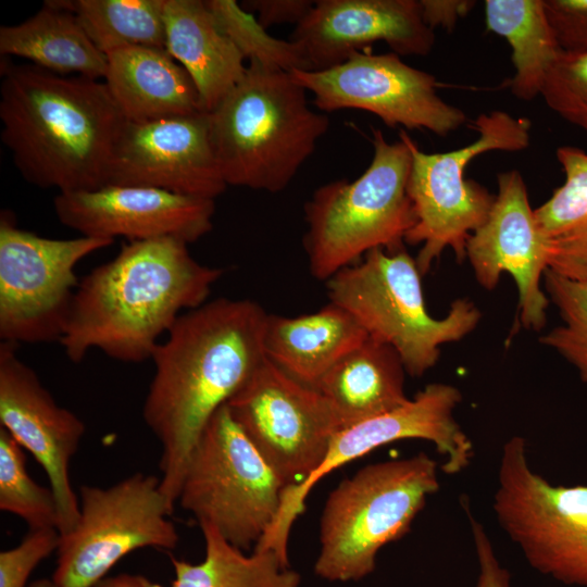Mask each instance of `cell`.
<instances>
[{"mask_svg": "<svg viewBox=\"0 0 587 587\" xmlns=\"http://www.w3.org/2000/svg\"><path fill=\"white\" fill-rule=\"evenodd\" d=\"M0 509L22 519L29 529L57 528L59 512L51 487L27 473L24 449L0 427Z\"/></svg>", "mask_w": 587, "mask_h": 587, "instance_id": "cell-30", "label": "cell"}, {"mask_svg": "<svg viewBox=\"0 0 587 587\" xmlns=\"http://www.w3.org/2000/svg\"><path fill=\"white\" fill-rule=\"evenodd\" d=\"M488 30L503 37L511 48L514 75L511 93L532 101L541 93L548 71L562 53L546 15L544 0H486Z\"/></svg>", "mask_w": 587, "mask_h": 587, "instance_id": "cell-27", "label": "cell"}, {"mask_svg": "<svg viewBox=\"0 0 587 587\" xmlns=\"http://www.w3.org/2000/svg\"><path fill=\"white\" fill-rule=\"evenodd\" d=\"M223 274L175 238L123 243L78 283L60 340L65 355L79 363L97 349L125 363L151 359L161 337L182 314L207 302Z\"/></svg>", "mask_w": 587, "mask_h": 587, "instance_id": "cell-2", "label": "cell"}, {"mask_svg": "<svg viewBox=\"0 0 587 587\" xmlns=\"http://www.w3.org/2000/svg\"><path fill=\"white\" fill-rule=\"evenodd\" d=\"M435 39L420 0L315 1L289 37L308 71L337 66L376 41L386 42L398 55L425 57Z\"/></svg>", "mask_w": 587, "mask_h": 587, "instance_id": "cell-20", "label": "cell"}, {"mask_svg": "<svg viewBox=\"0 0 587 587\" xmlns=\"http://www.w3.org/2000/svg\"><path fill=\"white\" fill-rule=\"evenodd\" d=\"M204 559L199 563L172 558L171 587H300V575L283 564L273 551L247 555L213 526L200 525Z\"/></svg>", "mask_w": 587, "mask_h": 587, "instance_id": "cell-28", "label": "cell"}, {"mask_svg": "<svg viewBox=\"0 0 587 587\" xmlns=\"http://www.w3.org/2000/svg\"><path fill=\"white\" fill-rule=\"evenodd\" d=\"M93 587H163L160 584L139 574L122 573L104 577Z\"/></svg>", "mask_w": 587, "mask_h": 587, "instance_id": "cell-39", "label": "cell"}, {"mask_svg": "<svg viewBox=\"0 0 587 587\" xmlns=\"http://www.w3.org/2000/svg\"><path fill=\"white\" fill-rule=\"evenodd\" d=\"M267 316L249 299L207 301L182 314L153 351L142 417L161 445V490L173 509L205 425L266 359Z\"/></svg>", "mask_w": 587, "mask_h": 587, "instance_id": "cell-1", "label": "cell"}, {"mask_svg": "<svg viewBox=\"0 0 587 587\" xmlns=\"http://www.w3.org/2000/svg\"><path fill=\"white\" fill-rule=\"evenodd\" d=\"M540 97L562 120L587 136V53H561L547 73Z\"/></svg>", "mask_w": 587, "mask_h": 587, "instance_id": "cell-33", "label": "cell"}, {"mask_svg": "<svg viewBox=\"0 0 587 587\" xmlns=\"http://www.w3.org/2000/svg\"><path fill=\"white\" fill-rule=\"evenodd\" d=\"M478 137L454 150L426 153L401 130L411 151L408 195L415 224L404 242L421 245L415 258L425 275L450 248L459 262L465 258L470 235L487 218L496 195L473 179H465L471 161L489 151L516 152L530 143L532 123L502 110L482 113L474 121Z\"/></svg>", "mask_w": 587, "mask_h": 587, "instance_id": "cell-8", "label": "cell"}, {"mask_svg": "<svg viewBox=\"0 0 587 587\" xmlns=\"http://www.w3.org/2000/svg\"><path fill=\"white\" fill-rule=\"evenodd\" d=\"M315 1L309 0H249L241 5L255 13L258 22L267 29L273 25L295 24L297 26L312 10Z\"/></svg>", "mask_w": 587, "mask_h": 587, "instance_id": "cell-37", "label": "cell"}, {"mask_svg": "<svg viewBox=\"0 0 587 587\" xmlns=\"http://www.w3.org/2000/svg\"><path fill=\"white\" fill-rule=\"evenodd\" d=\"M105 55L103 82L127 121L204 112L192 78L165 49L125 47Z\"/></svg>", "mask_w": 587, "mask_h": 587, "instance_id": "cell-21", "label": "cell"}, {"mask_svg": "<svg viewBox=\"0 0 587 587\" xmlns=\"http://www.w3.org/2000/svg\"><path fill=\"white\" fill-rule=\"evenodd\" d=\"M28 587H57V585L53 583L52 578H40L34 580Z\"/></svg>", "mask_w": 587, "mask_h": 587, "instance_id": "cell-40", "label": "cell"}, {"mask_svg": "<svg viewBox=\"0 0 587 587\" xmlns=\"http://www.w3.org/2000/svg\"><path fill=\"white\" fill-rule=\"evenodd\" d=\"M372 132L374 152L364 173L320 186L304 204L303 247L316 279L326 282L374 249H402L415 224L407 190L410 148L401 130L394 142Z\"/></svg>", "mask_w": 587, "mask_h": 587, "instance_id": "cell-5", "label": "cell"}, {"mask_svg": "<svg viewBox=\"0 0 587 587\" xmlns=\"http://www.w3.org/2000/svg\"><path fill=\"white\" fill-rule=\"evenodd\" d=\"M498 192L486 221L465 246L478 284L497 287L503 273L513 277L519 295V321L525 329L541 330L549 298L541 287L548 251L530 207L525 180L517 170L497 176Z\"/></svg>", "mask_w": 587, "mask_h": 587, "instance_id": "cell-17", "label": "cell"}, {"mask_svg": "<svg viewBox=\"0 0 587 587\" xmlns=\"http://www.w3.org/2000/svg\"><path fill=\"white\" fill-rule=\"evenodd\" d=\"M461 400L457 387L428 384L402 407L337 432L317 470L300 485L286 488L275 521L255 548L271 550L288 563L289 533L314 485L344 464L384 445L402 439L427 440L444 455L441 470L446 474L464 471L473 460L474 448L454 417Z\"/></svg>", "mask_w": 587, "mask_h": 587, "instance_id": "cell-13", "label": "cell"}, {"mask_svg": "<svg viewBox=\"0 0 587 587\" xmlns=\"http://www.w3.org/2000/svg\"><path fill=\"white\" fill-rule=\"evenodd\" d=\"M438 489V464L424 452L366 465L344 479L323 509L315 574L329 582L372 574L378 551L409 532Z\"/></svg>", "mask_w": 587, "mask_h": 587, "instance_id": "cell-6", "label": "cell"}, {"mask_svg": "<svg viewBox=\"0 0 587 587\" xmlns=\"http://www.w3.org/2000/svg\"><path fill=\"white\" fill-rule=\"evenodd\" d=\"M208 114L227 186L268 192L290 184L329 127L291 73L254 63Z\"/></svg>", "mask_w": 587, "mask_h": 587, "instance_id": "cell-4", "label": "cell"}, {"mask_svg": "<svg viewBox=\"0 0 587 587\" xmlns=\"http://www.w3.org/2000/svg\"><path fill=\"white\" fill-rule=\"evenodd\" d=\"M54 213L80 236L127 241L175 238L192 243L213 227L212 199L141 186L105 185L58 193Z\"/></svg>", "mask_w": 587, "mask_h": 587, "instance_id": "cell-19", "label": "cell"}, {"mask_svg": "<svg viewBox=\"0 0 587 587\" xmlns=\"http://www.w3.org/2000/svg\"><path fill=\"white\" fill-rule=\"evenodd\" d=\"M555 157L564 182L535 209L548 251L547 270L587 283V152L565 145Z\"/></svg>", "mask_w": 587, "mask_h": 587, "instance_id": "cell-26", "label": "cell"}, {"mask_svg": "<svg viewBox=\"0 0 587 587\" xmlns=\"http://www.w3.org/2000/svg\"><path fill=\"white\" fill-rule=\"evenodd\" d=\"M57 528L29 529L22 541L0 552V587H28L33 571L58 550Z\"/></svg>", "mask_w": 587, "mask_h": 587, "instance_id": "cell-34", "label": "cell"}, {"mask_svg": "<svg viewBox=\"0 0 587 587\" xmlns=\"http://www.w3.org/2000/svg\"><path fill=\"white\" fill-rule=\"evenodd\" d=\"M205 3L221 29L249 63L289 73L308 71L301 51L292 41L271 36L255 16L235 0H207Z\"/></svg>", "mask_w": 587, "mask_h": 587, "instance_id": "cell-31", "label": "cell"}, {"mask_svg": "<svg viewBox=\"0 0 587 587\" xmlns=\"http://www.w3.org/2000/svg\"><path fill=\"white\" fill-rule=\"evenodd\" d=\"M421 278L404 248H378L325 282L330 303L346 310L369 337L394 348L405 372L416 377L437 363L442 345L463 339L482 319L465 298L454 300L442 319L433 317Z\"/></svg>", "mask_w": 587, "mask_h": 587, "instance_id": "cell-7", "label": "cell"}, {"mask_svg": "<svg viewBox=\"0 0 587 587\" xmlns=\"http://www.w3.org/2000/svg\"><path fill=\"white\" fill-rule=\"evenodd\" d=\"M367 334L342 308L328 303L299 316L268 314L264 332L265 357L284 373L309 387Z\"/></svg>", "mask_w": 587, "mask_h": 587, "instance_id": "cell-23", "label": "cell"}, {"mask_svg": "<svg viewBox=\"0 0 587 587\" xmlns=\"http://www.w3.org/2000/svg\"><path fill=\"white\" fill-rule=\"evenodd\" d=\"M291 75L313 93L314 104L323 111L363 110L389 127L427 129L441 137L467 120L460 108L437 93L434 75L408 65L394 52L363 50L328 70H295Z\"/></svg>", "mask_w": 587, "mask_h": 587, "instance_id": "cell-15", "label": "cell"}, {"mask_svg": "<svg viewBox=\"0 0 587 587\" xmlns=\"http://www.w3.org/2000/svg\"><path fill=\"white\" fill-rule=\"evenodd\" d=\"M475 3L470 0H420L422 16L426 25L433 30L436 27H442L449 33Z\"/></svg>", "mask_w": 587, "mask_h": 587, "instance_id": "cell-38", "label": "cell"}, {"mask_svg": "<svg viewBox=\"0 0 587 587\" xmlns=\"http://www.w3.org/2000/svg\"><path fill=\"white\" fill-rule=\"evenodd\" d=\"M0 54L18 57L49 72L103 79L107 55L85 33L76 16L54 0L29 18L0 27Z\"/></svg>", "mask_w": 587, "mask_h": 587, "instance_id": "cell-25", "label": "cell"}, {"mask_svg": "<svg viewBox=\"0 0 587 587\" xmlns=\"http://www.w3.org/2000/svg\"><path fill=\"white\" fill-rule=\"evenodd\" d=\"M1 140L21 176L59 192L105 186L126 118L103 80L0 62Z\"/></svg>", "mask_w": 587, "mask_h": 587, "instance_id": "cell-3", "label": "cell"}, {"mask_svg": "<svg viewBox=\"0 0 587 587\" xmlns=\"http://www.w3.org/2000/svg\"><path fill=\"white\" fill-rule=\"evenodd\" d=\"M464 507L479 567L476 587H511L510 572L500 564L484 526L471 514L469 504L464 502Z\"/></svg>", "mask_w": 587, "mask_h": 587, "instance_id": "cell-36", "label": "cell"}, {"mask_svg": "<svg viewBox=\"0 0 587 587\" xmlns=\"http://www.w3.org/2000/svg\"><path fill=\"white\" fill-rule=\"evenodd\" d=\"M548 21L563 53H587V0H544Z\"/></svg>", "mask_w": 587, "mask_h": 587, "instance_id": "cell-35", "label": "cell"}, {"mask_svg": "<svg viewBox=\"0 0 587 587\" xmlns=\"http://www.w3.org/2000/svg\"><path fill=\"white\" fill-rule=\"evenodd\" d=\"M286 488L224 404L190 454L177 502L245 551L271 528Z\"/></svg>", "mask_w": 587, "mask_h": 587, "instance_id": "cell-9", "label": "cell"}, {"mask_svg": "<svg viewBox=\"0 0 587 587\" xmlns=\"http://www.w3.org/2000/svg\"><path fill=\"white\" fill-rule=\"evenodd\" d=\"M71 11L96 47L165 49L164 0H54Z\"/></svg>", "mask_w": 587, "mask_h": 587, "instance_id": "cell-29", "label": "cell"}, {"mask_svg": "<svg viewBox=\"0 0 587 587\" xmlns=\"http://www.w3.org/2000/svg\"><path fill=\"white\" fill-rule=\"evenodd\" d=\"M165 50L192 78L202 110L213 111L242 79L245 59L202 0H164Z\"/></svg>", "mask_w": 587, "mask_h": 587, "instance_id": "cell-22", "label": "cell"}, {"mask_svg": "<svg viewBox=\"0 0 587 587\" xmlns=\"http://www.w3.org/2000/svg\"><path fill=\"white\" fill-rule=\"evenodd\" d=\"M494 511L535 571L587 587V486H557L533 471L523 437L502 447Z\"/></svg>", "mask_w": 587, "mask_h": 587, "instance_id": "cell-10", "label": "cell"}, {"mask_svg": "<svg viewBox=\"0 0 587 587\" xmlns=\"http://www.w3.org/2000/svg\"><path fill=\"white\" fill-rule=\"evenodd\" d=\"M542 283L562 323L539 341L570 362L587 383V283L567 279L550 270L546 271Z\"/></svg>", "mask_w": 587, "mask_h": 587, "instance_id": "cell-32", "label": "cell"}, {"mask_svg": "<svg viewBox=\"0 0 587 587\" xmlns=\"http://www.w3.org/2000/svg\"><path fill=\"white\" fill-rule=\"evenodd\" d=\"M17 345L0 344V424L41 465L58 505L60 535L79 519V499L70 479V462L85 435L84 422L57 403L36 372L17 354Z\"/></svg>", "mask_w": 587, "mask_h": 587, "instance_id": "cell-18", "label": "cell"}, {"mask_svg": "<svg viewBox=\"0 0 587 587\" xmlns=\"http://www.w3.org/2000/svg\"><path fill=\"white\" fill-rule=\"evenodd\" d=\"M233 419L288 487L323 462L340 430L325 397L265 359L226 403Z\"/></svg>", "mask_w": 587, "mask_h": 587, "instance_id": "cell-14", "label": "cell"}, {"mask_svg": "<svg viewBox=\"0 0 587 587\" xmlns=\"http://www.w3.org/2000/svg\"><path fill=\"white\" fill-rule=\"evenodd\" d=\"M113 240L58 239L20 228L12 212L0 214V338L2 342H60L78 279L75 268Z\"/></svg>", "mask_w": 587, "mask_h": 587, "instance_id": "cell-12", "label": "cell"}, {"mask_svg": "<svg viewBox=\"0 0 587 587\" xmlns=\"http://www.w3.org/2000/svg\"><path fill=\"white\" fill-rule=\"evenodd\" d=\"M105 185L151 187L215 200L227 184L213 148L209 114L126 120L113 148Z\"/></svg>", "mask_w": 587, "mask_h": 587, "instance_id": "cell-16", "label": "cell"}, {"mask_svg": "<svg viewBox=\"0 0 587 587\" xmlns=\"http://www.w3.org/2000/svg\"><path fill=\"white\" fill-rule=\"evenodd\" d=\"M79 519L60 535L57 587H93L124 557L142 548L173 550L179 541L160 477L135 473L109 487H79Z\"/></svg>", "mask_w": 587, "mask_h": 587, "instance_id": "cell-11", "label": "cell"}, {"mask_svg": "<svg viewBox=\"0 0 587 587\" xmlns=\"http://www.w3.org/2000/svg\"><path fill=\"white\" fill-rule=\"evenodd\" d=\"M404 365L394 348L367 338L317 383L340 430L405 404Z\"/></svg>", "mask_w": 587, "mask_h": 587, "instance_id": "cell-24", "label": "cell"}]
</instances>
